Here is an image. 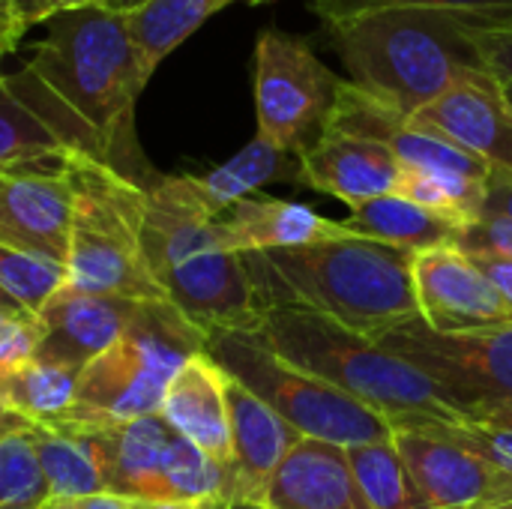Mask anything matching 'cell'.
<instances>
[{"label":"cell","mask_w":512,"mask_h":509,"mask_svg":"<svg viewBox=\"0 0 512 509\" xmlns=\"http://www.w3.org/2000/svg\"><path fill=\"white\" fill-rule=\"evenodd\" d=\"M393 447L429 509H489L512 501L510 474L438 429L393 432Z\"/></svg>","instance_id":"5bb4252c"},{"label":"cell","mask_w":512,"mask_h":509,"mask_svg":"<svg viewBox=\"0 0 512 509\" xmlns=\"http://www.w3.org/2000/svg\"><path fill=\"white\" fill-rule=\"evenodd\" d=\"M327 132H345V135L378 141L396 156V162L405 171H444V174H462L477 180H489L492 174L480 159H474L462 147L450 144L435 132L414 126L408 117L378 102L375 96H369L351 81H345L339 90Z\"/></svg>","instance_id":"2e32d148"},{"label":"cell","mask_w":512,"mask_h":509,"mask_svg":"<svg viewBox=\"0 0 512 509\" xmlns=\"http://www.w3.org/2000/svg\"><path fill=\"white\" fill-rule=\"evenodd\" d=\"M246 3H252V6H261V3H270V0H246Z\"/></svg>","instance_id":"681fc988"},{"label":"cell","mask_w":512,"mask_h":509,"mask_svg":"<svg viewBox=\"0 0 512 509\" xmlns=\"http://www.w3.org/2000/svg\"><path fill=\"white\" fill-rule=\"evenodd\" d=\"M396 195L441 213L459 225H471L483 216L486 204V180L462 177V174H444V171H405Z\"/></svg>","instance_id":"f546056e"},{"label":"cell","mask_w":512,"mask_h":509,"mask_svg":"<svg viewBox=\"0 0 512 509\" xmlns=\"http://www.w3.org/2000/svg\"><path fill=\"white\" fill-rule=\"evenodd\" d=\"M282 360L318 375L345 396L375 411L393 432L462 426L468 417L411 363L378 342L306 309H267L252 330Z\"/></svg>","instance_id":"5b68a950"},{"label":"cell","mask_w":512,"mask_h":509,"mask_svg":"<svg viewBox=\"0 0 512 509\" xmlns=\"http://www.w3.org/2000/svg\"><path fill=\"white\" fill-rule=\"evenodd\" d=\"M504 93H507V99H510L512 105V81H504Z\"/></svg>","instance_id":"7dc6e473"},{"label":"cell","mask_w":512,"mask_h":509,"mask_svg":"<svg viewBox=\"0 0 512 509\" xmlns=\"http://www.w3.org/2000/svg\"><path fill=\"white\" fill-rule=\"evenodd\" d=\"M261 509H372L348 453L303 438L273 474Z\"/></svg>","instance_id":"d6986e66"},{"label":"cell","mask_w":512,"mask_h":509,"mask_svg":"<svg viewBox=\"0 0 512 509\" xmlns=\"http://www.w3.org/2000/svg\"><path fill=\"white\" fill-rule=\"evenodd\" d=\"M339 78L312 42L279 27H264L255 39V114L258 135L294 156L306 153L330 126Z\"/></svg>","instance_id":"9c48e42d"},{"label":"cell","mask_w":512,"mask_h":509,"mask_svg":"<svg viewBox=\"0 0 512 509\" xmlns=\"http://www.w3.org/2000/svg\"><path fill=\"white\" fill-rule=\"evenodd\" d=\"M33 57L9 78L12 90L45 117L75 153H87L129 180L150 186L159 174L135 138V105L150 81L132 45L126 15L99 3L54 15Z\"/></svg>","instance_id":"6da1fadb"},{"label":"cell","mask_w":512,"mask_h":509,"mask_svg":"<svg viewBox=\"0 0 512 509\" xmlns=\"http://www.w3.org/2000/svg\"><path fill=\"white\" fill-rule=\"evenodd\" d=\"M207 333L168 300H144L126 333L81 375L66 417L126 423L162 411L174 375L204 354Z\"/></svg>","instance_id":"52a82bcc"},{"label":"cell","mask_w":512,"mask_h":509,"mask_svg":"<svg viewBox=\"0 0 512 509\" xmlns=\"http://www.w3.org/2000/svg\"><path fill=\"white\" fill-rule=\"evenodd\" d=\"M93 3H99V0H15V9H18L24 27H33V24L51 21L54 15L84 9V6H93Z\"/></svg>","instance_id":"8d00e7d4"},{"label":"cell","mask_w":512,"mask_h":509,"mask_svg":"<svg viewBox=\"0 0 512 509\" xmlns=\"http://www.w3.org/2000/svg\"><path fill=\"white\" fill-rule=\"evenodd\" d=\"M354 234L405 249V252H423L435 246L459 243V234L465 225L432 213L402 195H384L366 204L351 207V216L342 219Z\"/></svg>","instance_id":"7402d4cb"},{"label":"cell","mask_w":512,"mask_h":509,"mask_svg":"<svg viewBox=\"0 0 512 509\" xmlns=\"http://www.w3.org/2000/svg\"><path fill=\"white\" fill-rule=\"evenodd\" d=\"M141 246L165 300L195 327L255 330L264 306L240 252L228 249L219 219L201 201L195 180L156 177L144 198Z\"/></svg>","instance_id":"3957f363"},{"label":"cell","mask_w":512,"mask_h":509,"mask_svg":"<svg viewBox=\"0 0 512 509\" xmlns=\"http://www.w3.org/2000/svg\"><path fill=\"white\" fill-rule=\"evenodd\" d=\"M36 462L48 489V501H72L105 492V477L90 444L72 432L30 423Z\"/></svg>","instance_id":"d4e9b609"},{"label":"cell","mask_w":512,"mask_h":509,"mask_svg":"<svg viewBox=\"0 0 512 509\" xmlns=\"http://www.w3.org/2000/svg\"><path fill=\"white\" fill-rule=\"evenodd\" d=\"M192 180H195V189H198L201 201L207 204V210L219 219L222 213H228L234 204L252 198L267 183H276V180L297 183L300 180V156L279 150L267 138L255 135L225 165L213 168L204 177H192Z\"/></svg>","instance_id":"603a6c76"},{"label":"cell","mask_w":512,"mask_h":509,"mask_svg":"<svg viewBox=\"0 0 512 509\" xmlns=\"http://www.w3.org/2000/svg\"><path fill=\"white\" fill-rule=\"evenodd\" d=\"M402 165L378 141L324 132L306 153H300L297 186L330 195L342 204L357 207L384 195H396Z\"/></svg>","instance_id":"e0dca14e"},{"label":"cell","mask_w":512,"mask_h":509,"mask_svg":"<svg viewBox=\"0 0 512 509\" xmlns=\"http://www.w3.org/2000/svg\"><path fill=\"white\" fill-rule=\"evenodd\" d=\"M141 3H147V0H99V6H105V9H111V12H120V15L138 9Z\"/></svg>","instance_id":"ee69618b"},{"label":"cell","mask_w":512,"mask_h":509,"mask_svg":"<svg viewBox=\"0 0 512 509\" xmlns=\"http://www.w3.org/2000/svg\"><path fill=\"white\" fill-rule=\"evenodd\" d=\"M219 231L228 249L240 255L297 249V246L354 237V231L345 222L321 216L306 204L282 201V198H255V195L222 213Z\"/></svg>","instance_id":"44dd1931"},{"label":"cell","mask_w":512,"mask_h":509,"mask_svg":"<svg viewBox=\"0 0 512 509\" xmlns=\"http://www.w3.org/2000/svg\"><path fill=\"white\" fill-rule=\"evenodd\" d=\"M474 423H483V426H495V429H512V402L501 405V408H492L480 417H474Z\"/></svg>","instance_id":"7bdbcfd3"},{"label":"cell","mask_w":512,"mask_h":509,"mask_svg":"<svg viewBox=\"0 0 512 509\" xmlns=\"http://www.w3.org/2000/svg\"><path fill=\"white\" fill-rule=\"evenodd\" d=\"M36 321L27 312L0 309V366L33 357L36 351Z\"/></svg>","instance_id":"d590c367"},{"label":"cell","mask_w":512,"mask_h":509,"mask_svg":"<svg viewBox=\"0 0 512 509\" xmlns=\"http://www.w3.org/2000/svg\"><path fill=\"white\" fill-rule=\"evenodd\" d=\"M477 267L489 276V282L498 288L501 300L512 312V258H498V255H471Z\"/></svg>","instance_id":"ab89813d"},{"label":"cell","mask_w":512,"mask_h":509,"mask_svg":"<svg viewBox=\"0 0 512 509\" xmlns=\"http://www.w3.org/2000/svg\"><path fill=\"white\" fill-rule=\"evenodd\" d=\"M144 300L117 294H93L63 285L36 315V351L33 357L81 375L105 348H111Z\"/></svg>","instance_id":"9a60e30c"},{"label":"cell","mask_w":512,"mask_h":509,"mask_svg":"<svg viewBox=\"0 0 512 509\" xmlns=\"http://www.w3.org/2000/svg\"><path fill=\"white\" fill-rule=\"evenodd\" d=\"M228 375L207 357H192L171 381L162 417L213 462L231 468V420H228Z\"/></svg>","instance_id":"ffe728a7"},{"label":"cell","mask_w":512,"mask_h":509,"mask_svg":"<svg viewBox=\"0 0 512 509\" xmlns=\"http://www.w3.org/2000/svg\"><path fill=\"white\" fill-rule=\"evenodd\" d=\"M42 509H132V501L111 495V492H99V495L72 498V501H45Z\"/></svg>","instance_id":"60d3db41"},{"label":"cell","mask_w":512,"mask_h":509,"mask_svg":"<svg viewBox=\"0 0 512 509\" xmlns=\"http://www.w3.org/2000/svg\"><path fill=\"white\" fill-rule=\"evenodd\" d=\"M489 509H512V501H507V504H498V507H489Z\"/></svg>","instance_id":"c3c4849f"},{"label":"cell","mask_w":512,"mask_h":509,"mask_svg":"<svg viewBox=\"0 0 512 509\" xmlns=\"http://www.w3.org/2000/svg\"><path fill=\"white\" fill-rule=\"evenodd\" d=\"M78 375L36 357L0 366V417L51 423L75 405Z\"/></svg>","instance_id":"cb8c5ba5"},{"label":"cell","mask_w":512,"mask_h":509,"mask_svg":"<svg viewBox=\"0 0 512 509\" xmlns=\"http://www.w3.org/2000/svg\"><path fill=\"white\" fill-rule=\"evenodd\" d=\"M24 33H27V27L15 9V0H0V60L18 51Z\"/></svg>","instance_id":"f35d334b"},{"label":"cell","mask_w":512,"mask_h":509,"mask_svg":"<svg viewBox=\"0 0 512 509\" xmlns=\"http://www.w3.org/2000/svg\"><path fill=\"white\" fill-rule=\"evenodd\" d=\"M243 261L264 309H306L372 342L417 318L414 252L360 234L297 249L249 252Z\"/></svg>","instance_id":"7a4b0ae2"},{"label":"cell","mask_w":512,"mask_h":509,"mask_svg":"<svg viewBox=\"0 0 512 509\" xmlns=\"http://www.w3.org/2000/svg\"><path fill=\"white\" fill-rule=\"evenodd\" d=\"M462 252L468 255H498V258H512V219H492L483 216L462 228L459 243Z\"/></svg>","instance_id":"e575fe53"},{"label":"cell","mask_w":512,"mask_h":509,"mask_svg":"<svg viewBox=\"0 0 512 509\" xmlns=\"http://www.w3.org/2000/svg\"><path fill=\"white\" fill-rule=\"evenodd\" d=\"M72 144L39 117L0 72V171H15L39 162H63Z\"/></svg>","instance_id":"484cf974"},{"label":"cell","mask_w":512,"mask_h":509,"mask_svg":"<svg viewBox=\"0 0 512 509\" xmlns=\"http://www.w3.org/2000/svg\"><path fill=\"white\" fill-rule=\"evenodd\" d=\"M411 123L462 147L492 174L512 177V105L495 72L468 69L444 96L420 108Z\"/></svg>","instance_id":"4fadbf2b"},{"label":"cell","mask_w":512,"mask_h":509,"mask_svg":"<svg viewBox=\"0 0 512 509\" xmlns=\"http://www.w3.org/2000/svg\"><path fill=\"white\" fill-rule=\"evenodd\" d=\"M351 471L372 509H429L417 492L405 462L399 459L393 438L381 444H363L345 450Z\"/></svg>","instance_id":"83f0119b"},{"label":"cell","mask_w":512,"mask_h":509,"mask_svg":"<svg viewBox=\"0 0 512 509\" xmlns=\"http://www.w3.org/2000/svg\"><path fill=\"white\" fill-rule=\"evenodd\" d=\"M0 309H12V312H24V309H21V306H18V303H15V300H12V297H9V294L3 291V288H0Z\"/></svg>","instance_id":"f6af8a7d"},{"label":"cell","mask_w":512,"mask_h":509,"mask_svg":"<svg viewBox=\"0 0 512 509\" xmlns=\"http://www.w3.org/2000/svg\"><path fill=\"white\" fill-rule=\"evenodd\" d=\"M378 345L423 372L468 420L512 402V324L435 333L414 318Z\"/></svg>","instance_id":"30bf717a"},{"label":"cell","mask_w":512,"mask_h":509,"mask_svg":"<svg viewBox=\"0 0 512 509\" xmlns=\"http://www.w3.org/2000/svg\"><path fill=\"white\" fill-rule=\"evenodd\" d=\"M210 15H216L210 0H147L126 12V27L144 66L156 72V66L174 48H180Z\"/></svg>","instance_id":"4316f807"},{"label":"cell","mask_w":512,"mask_h":509,"mask_svg":"<svg viewBox=\"0 0 512 509\" xmlns=\"http://www.w3.org/2000/svg\"><path fill=\"white\" fill-rule=\"evenodd\" d=\"M312 9L324 21V27L357 15L387 12V9H441V12H465L495 21L512 18V0H312Z\"/></svg>","instance_id":"1f68e13d"},{"label":"cell","mask_w":512,"mask_h":509,"mask_svg":"<svg viewBox=\"0 0 512 509\" xmlns=\"http://www.w3.org/2000/svg\"><path fill=\"white\" fill-rule=\"evenodd\" d=\"M483 216H492V219H512V177L489 174V180H486ZM483 216H480V219H483Z\"/></svg>","instance_id":"74e56055"},{"label":"cell","mask_w":512,"mask_h":509,"mask_svg":"<svg viewBox=\"0 0 512 509\" xmlns=\"http://www.w3.org/2000/svg\"><path fill=\"white\" fill-rule=\"evenodd\" d=\"M210 3H213V9L219 12V9H225V6H231L234 0H210Z\"/></svg>","instance_id":"bcb514c9"},{"label":"cell","mask_w":512,"mask_h":509,"mask_svg":"<svg viewBox=\"0 0 512 509\" xmlns=\"http://www.w3.org/2000/svg\"><path fill=\"white\" fill-rule=\"evenodd\" d=\"M474 45L489 72H495L501 81H512V18H477Z\"/></svg>","instance_id":"836d02e7"},{"label":"cell","mask_w":512,"mask_h":509,"mask_svg":"<svg viewBox=\"0 0 512 509\" xmlns=\"http://www.w3.org/2000/svg\"><path fill=\"white\" fill-rule=\"evenodd\" d=\"M438 432L512 477V429H495L468 420L462 426H438Z\"/></svg>","instance_id":"d6a6232c"},{"label":"cell","mask_w":512,"mask_h":509,"mask_svg":"<svg viewBox=\"0 0 512 509\" xmlns=\"http://www.w3.org/2000/svg\"><path fill=\"white\" fill-rule=\"evenodd\" d=\"M132 509H237L231 498H204V501H132Z\"/></svg>","instance_id":"b9f144b4"},{"label":"cell","mask_w":512,"mask_h":509,"mask_svg":"<svg viewBox=\"0 0 512 509\" xmlns=\"http://www.w3.org/2000/svg\"><path fill=\"white\" fill-rule=\"evenodd\" d=\"M75 192L63 162L0 171V243L66 270Z\"/></svg>","instance_id":"8fae6325"},{"label":"cell","mask_w":512,"mask_h":509,"mask_svg":"<svg viewBox=\"0 0 512 509\" xmlns=\"http://www.w3.org/2000/svg\"><path fill=\"white\" fill-rule=\"evenodd\" d=\"M66 171L75 192L66 285L129 300H165L141 246L147 186L87 153H69Z\"/></svg>","instance_id":"8992f818"},{"label":"cell","mask_w":512,"mask_h":509,"mask_svg":"<svg viewBox=\"0 0 512 509\" xmlns=\"http://www.w3.org/2000/svg\"><path fill=\"white\" fill-rule=\"evenodd\" d=\"M15 509H42V507H15Z\"/></svg>","instance_id":"f907efd6"},{"label":"cell","mask_w":512,"mask_h":509,"mask_svg":"<svg viewBox=\"0 0 512 509\" xmlns=\"http://www.w3.org/2000/svg\"><path fill=\"white\" fill-rule=\"evenodd\" d=\"M48 489L36 462L30 423L0 417V509L42 507Z\"/></svg>","instance_id":"f1b7e54d"},{"label":"cell","mask_w":512,"mask_h":509,"mask_svg":"<svg viewBox=\"0 0 512 509\" xmlns=\"http://www.w3.org/2000/svg\"><path fill=\"white\" fill-rule=\"evenodd\" d=\"M204 354L231 381L255 393L300 438L342 450L393 438L387 420L318 375L282 360L249 330H210Z\"/></svg>","instance_id":"ba28073f"},{"label":"cell","mask_w":512,"mask_h":509,"mask_svg":"<svg viewBox=\"0 0 512 509\" xmlns=\"http://www.w3.org/2000/svg\"><path fill=\"white\" fill-rule=\"evenodd\" d=\"M225 393H228V420H231L234 507L261 509L273 474L303 438L237 381L228 378Z\"/></svg>","instance_id":"ac0fdd59"},{"label":"cell","mask_w":512,"mask_h":509,"mask_svg":"<svg viewBox=\"0 0 512 509\" xmlns=\"http://www.w3.org/2000/svg\"><path fill=\"white\" fill-rule=\"evenodd\" d=\"M477 18L441 9H387L327 24V42L351 84L411 120L468 69H486L474 45Z\"/></svg>","instance_id":"277c9868"},{"label":"cell","mask_w":512,"mask_h":509,"mask_svg":"<svg viewBox=\"0 0 512 509\" xmlns=\"http://www.w3.org/2000/svg\"><path fill=\"white\" fill-rule=\"evenodd\" d=\"M417 318L435 333L512 324V312L477 261L456 243L423 249L411 261Z\"/></svg>","instance_id":"7c38bea8"},{"label":"cell","mask_w":512,"mask_h":509,"mask_svg":"<svg viewBox=\"0 0 512 509\" xmlns=\"http://www.w3.org/2000/svg\"><path fill=\"white\" fill-rule=\"evenodd\" d=\"M63 285H66L63 267L33 258V255H24V252L0 243V288L27 315H36Z\"/></svg>","instance_id":"4dcf8cb0"}]
</instances>
